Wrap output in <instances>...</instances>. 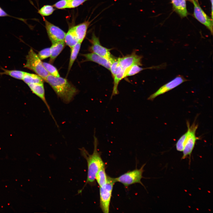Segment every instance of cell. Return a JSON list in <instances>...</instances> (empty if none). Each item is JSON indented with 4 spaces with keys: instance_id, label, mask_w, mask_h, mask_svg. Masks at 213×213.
<instances>
[{
    "instance_id": "cell-1",
    "label": "cell",
    "mask_w": 213,
    "mask_h": 213,
    "mask_svg": "<svg viewBox=\"0 0 213 213\" xmlns=\"http://www.w3.org/2000/svg\"><path fill=\"white\" fill-rule=\"evenodd\" d=\"M94 132V150L93 153L89 154L84 148L81 149V153L86 160L88 166L87 176L85 185L87 184H92L96 180V175L99 170L101 167L105 166L101 156V154L97 149L98 141Z\"/></svg>"
},
{
    "instance_id": "cell-2",
    "label": "cell",
    "mask_w": 213,
    "mask_h": 213,
    "mask_svg": "<svg viewBox=\"0 0 213 213\" xmlns=\"http://www.w3.org/2000/svg\"><path fill=\"white\" fill-rule=\"evenodd\" d=\"M44 80L51 86L57 96L66 103L70 102L78 93L76 88L65 78L49 74Z\"/></svg>"
},
{
    "instance_id": "cell-3",
    "label": "cell",
    "mask_w": 213,
    "mask_h": 213,
    "mask_svg": "<svg viewBox=\"0 0 213 213\" xmlns=\"http://www.w3.org/2000/svg\"><path fill=\"white\" fill-rule=\"evenodd\" d=\"M26 61L24 67L33 71L44 80L49 74L44 67L37 54L31 48L26 56Z\"/></svg>"
},
{
    "instance_id": "cell-4",
    "label": "cell",
    "mask_w": 213,
    "mask_h": 213,
    "mask_svg": "<svg viewBox=\"0 0 213 213\" xmlns=\"http://www.w3.org/2000/svg\"><path fill=\"white\" fill-rule=\"evenodd\" d=\"M116 182L115 178L108 176L106 183L100 187V206L104 213L109 212L112 191L113 186Z\"/></svg>"
},
{
    "instance_id": "cell-5",
    "label": "cell",
    "mask_w": 213,
    "mask_h": 213,
    "mask_svg": "<svg viewBox=\"0 0 213 213\" xmlns=\"http://www.w3.org/2000/svg\"><path fill=\"white\" fill-rule=\"evenodd\" d=\"M145 164H143L140 169H136L115 178L116 182H120L125 187H128L135 183H139L143 185L141 180L143 178L142 175L144 172L143 167Z\"/></svg>"
},
{
    "instance_id": "cell-6",
    "label": "cell",
    "mask_w": 213,
    "mask_h": 213,
    "mask_svg": "<svg viewBox=\"0 0 213 213\" xmlns=\"http://www.w3.org/2000/svg\"><path fill=\"white\" fill-rule=\"evenodd\" d=\"M188 130L186 138L183 152L182 159H184L188 156H191L193 150L196 142L199 139L196 135V132L198 125L195 122L190 126L188 122H187Z\"/></svg>"
},
{
    "instance_id": "cell-7",
    "label": "cell",
    "mask_w": 213,
    "mask_h": 213,
    "mask_svg": "<svg viewBox=\"0 0 213 213\" xmlns=\"http://www.w3.org/2000/svg\"><path fill=\"white\" fill-rule=\"evenodd\" d=\"M91 44L90 50L109 60L111 63L115 58L111 54L110 49L102 46L101 44L99 38L93 33L91 38L89 40Z\"/></svg>"
},
{
    "instance_id": "cell-8",
    "label": "cell",
    "mask_w": 213,
    "mask_h": 213,
    "mask_svg": "<svg viewBox=\"0 0 213 213\" xmlns=\"http://www.w3.org/2000/svg\"><path fill=\"white\" fill-rule=\"evenodd\" d=\"M187 81L183 76L178 75L171 81L162 86L156 92L150 95L147 99L152 101L158 96L172 90Z\"/></svg>"
},
{
    "instance_id": "cell-9",
    "label": "cell",
    "mask_w": 213,
    "mask_h": 213,
    "mask_svg": "<svg viewBox=\"0 0 213 213\" xmlns=\"http://www.w3.org/2000/svg\"><path fill=\"white\" fill-rule=\"evenodd\" d=\"M43 18L47 33L52 43L64 41L66 33L59 27L49 22L43 17Z\"/></svg>"
},
{
    "instance_id": "cell-10",
    "label": "cell",
    "mask_w": 213,
    "mask_h": 213,
    "mask_svg": "<svg viewBox=\"0 0 213 213\" xmlns=\"http://www.w3.org/2000/svg\"><path fill=\"white\" fill-rule=\"evenodd\" d=\"M192 1L194 5V15L195 17L199 22L206 27L212 34V19L210 18L204 12L199 4L197 1L193 0Z\"/></svg>"
},
{
    "instance_id": "cell-11",
    "label": "cell",
    "mask_w": 213,
    "mask_h": 213,
    "mask_svg": "<svg viewBox=\"0 0 213 213\" xmlns=\"http://www.w3.org/2000/svg\"><path fill=\"white\" fill-rule=\"evenodd\" d=\"M142 57L133 53L130 55L119 58L117 60L124 70H126L131 66L135 64L142 66L141 63Z\"/></svg>"
},
{
    "instance_id": "cell-12",
    "label": "cell",
    "mask_w": 213,
    "mask_h": 213,
    "mask_svg": "<svg viewBox=\"0 0 213 213\" xmlns=\"http://www.w3.org/2000/svg\"><path fill=\"white\" fill-rule=\"evenodd\" d=\"M32 92L39 97L44 103L51 115L55 120L51 113L50 106L46 100L43 84L31 83L28 84Z\"/></svg>"
},
{
    "instance_id": "cell-13",
    "label": "cell",
    "mask_w": 213,
    "mask_h": 213,
    "mask_svg": "<svg viewBox=\"0 0 213 213\" xmlns=\"http://www.w3.org/2000/svg\"><path fill=\"white\" fill-rule=\"evenodd\" d=\"M82 55L86 61L96 63L110 70L111 63L106 58L93 52Z\"/></svg>"
},
{
    "instance_id": "cell-14",
    "label": "cell",
    "mask_w": 213,
    "mask_h": 213,
    "mask_svg": "<svg viewBox=\"0 0 213 213\" xmlns=\"http://www.w3.org/2000/svg\"><path fill=\"white\" fill-rule=\"evenodd\" d=\"M91 21H85L73 27L79 42L82 43L85 38L88 26Z\"/></svg>"
},
{
    "instance_id": "cell-15",
    "label": "cell",
    "mask_w": 213,
    "mask_h": 213,
    "mask_svg": "<svg viewBox=\"0 0 213 213\" xmlns=\"http://www.w3.org/2000/svg\"><path fill=\"white\" fill-rule=\"evenodd\" d=\"M64 41H60L52 43L50 48L51 56L49 62L52 63L60 54L65 46Z\"/></svg>"
},
{
    "instance_id": "cell-16",
    "label": "cell",
    "mask_w": 213,
    "mask_h": 213,
    "mask_svg": "<svg viewBox=\"0 0 213 213\" xmlns=\"http://www.w3.org/2000/svg\"><path fill=\"white\" fill-rule=\"evenodd\" d=\"M139 66L137 64H134L125 70L124 78L128 76L135 75L145 69H147V68L161 69L163 68V65L162 64L158 66L146 68L141 67Z\"/></svg>"
},
{
    "instance_id": "cell-17",
    "label": "cell",
    "mask_w": 213,
    "mask_h": 213,
    "mask_svg": "<svg viewBox=\"0 0 213 213\" xmlns=\"http://www.w3.org/2000/svg\"><path fill=\"white\" fill-rule=\"evenodd\" d=\"M173 7L175 11L181 17L187 14L185 0H171Z\"/></svg>"
},
{
    "instance_id": "cell-18",
    "label": "cell",
    "mask_w": 213,
    "mask_h": 213,
    "mask_svg": "<svg viewBox=\"0 0 213 213\" xmlns=\"http://www.w3.org/2000/svg\"><path fill=\"white\" fill-rule=\"evenodd\" d=\"M65 43L71 48L78 42V40L73 27L70 28L66 34L64 38Z\"/></svg>"
},
{
    "instance_id": "cell-19",
    "label": "cell",
    "mask_w": 213,
    "mask_h": 213,
    "mask_svg": "<svg viewBox=\"0 0 213 213\" xmlns=\"http://www.w3.org/2000/svg\"><path fill=\"white\" fill-rule=\"evenodd\" d=\"M22 80L27 85L31 83L43 84L44 80L37 74L25 72Z\"/></svg>"
},
{
    "instance_id": "cell-20",
    "label": "cell",
    "mask_w": 213,
    "mask_h": 213,
    "mask_svg": "<svg viewBox=\"0 0 213 213\" xmlns=\"http://www.w3.org/2000/svg\"><path fill=\"white\" fill-rule=\"evenodd\" d=\"M107 176L105 172V166L101 167L98 171L96 175V180L100 187L106 183Z\"/></svg>"
},
{
    "instance_id": "cell-21",
    "label": "cell",
    "mask_w": 213,
    "mask_h": 213,
    "mask_svg": "<svg viewBox=\"0 0 213 213\" xmlns=\"http://www.w3.org/2000/svg\"><path fill=\"white\" fill-rule=\"evenodd\" d=\"M81 43L78 42L76 45L71 48V55L68 68V72L70 70L79 52Z\"/></svg>"
},
{
    "instance_id": "cell-22",
    "label": "cell",
    "mask_w": 213,
    "mask_h": 213,
    "mask_svg": "<svg viewBox=\"0 0 213 213\" xmlns=\"http://www.w3.org/2000/svg\"><path fill=\"white\" fill-rule=\"evenodd\" d=\"M3 72H0V75H3L10 76L14 78L19 80L23 79L25 72L18 70H9L1 68Z\"/></svg>"
},
{
    "instance_id": "cell-23",
    "label": "cell",
    "mask_w": 213,
    "mask_h": 213,
    "mask_svg": "<svg viewBox=\"0 0 213 213\" xmlns=\"http://www.w3.org/2000/svg\"><path fill=\"white\" fill-rule=\"evenodd\" d=\"M122 70L123 69L119 63L117 59L115 58L111 63L110 69L113 78L115 75L120 73Z\"/></svg>"
},
{
    "instance_id": "cell-24",
    "label": "cell",
    "mask_w": 213,
    "mask_h": 213,
    "mask_svg": "<svg viewBox=\"0 0 213 213\" xmlns=\"http://www.w3.org/2000/svg\"><path fill=\"white\" fill-rule=\"evenodd\" d=\"M55 10V9L53 6L47 5L41 8L38 11V13L43 17L51 15Z\"/></svg>"
},
{
    "instance_id": "cell-25",
    "label": "cell",
    "mask_w": 213,
    "mask_h": 213,
    "mask_svg": "<svg viewBox=\"0 0 213 213\" xmlns=\"http://www.w3.org/2000/svg\"><path fill=\"white\" fill-rule=\"evenodd\" d=\"M43 64L49 74L54 76L59 77L60 75L57 69L50 63L42 62Z\"/></svg>"
},
{
    "instance_id": "cell-26",
    "label": "cell",
    "mask_w": 213,
    "mask_h": 213,
    "mask_svg": "<svg viewBox=\"0 0 213 213\" xmlns=\"http://www.w3.org/2000/svg\"><path fill=\"white\" fill-rule=\"evenodd\" d=\"M187 135L186 132L182 135L177 141L176 144V148L177 150L179 151H183L186 138Z\"/></svg>"
},
{
    "instance_id": "cell-27",
    "label": "cell",
    "mask_w": 213,
    "mask_h": 213,
    "mask_svg": "<svg viewBox=\"0 0 213 213\" xmlns=\"http://www.w3.org/2000/svg\"><path fill=\"white\" fill-rule=\"evenodd\" d=\"M71 0H60L53 4L54 8L58 9L68 8Z\"/></svg>"
},
{
    "instance_id": "cell-28",
    "label": "cell",
    "mask_w": 213,
    "mask_h": 213,
    "mask_svg": "<svg viewBox=\"0 0 213 213\" xmlns=\"http://www.w3.org/2000/svg\"><path fill=\"white\" fill-rule=\"evenodd\" d=\"M50 48L44 49L38 52V56L41 60L46 59L51 56Z\"/></svg>"
},
{
    "instance_id": "cell-29",
    "label": "cell",
    "mask_w": 213,
    "mask_h": 213,
    "mask_svg": "<svg viewBox=\"0 0 213 213\" xmlns=\"http://www.w3.org/2000/svg\"><path fill=\"white\" fill-rule=\"evenodd\" d=\"M89 0H71L68 8L77 7Z\"/></svg>"
},
{
    "instance_id": "cell-30",
    "label": "cell",
    "mask_w": 213,
    "mask_h": 213,
    "mask_svg": "<svg viewBox=\"0 0 213 213\" xmlns=\"http://www.w3.org/2000/svg\"><path fill=\"white\" fill-rule=\"evenodd\" d=\"M10 16L7 13L0 7V17Z\"/></svg>"
},
{
    "instance_id": "cell-31",
    "label": "cell",
    "mask_w": 213,
    "mask_h": 213,
    "mask_svg": "<svg viewBox=\"0 0 213 213\" xmlns=\"http://www.w3.org/2000/svg\"><path fill=\"white\" fill-rule=\"evenodd\" d=\"M212 5V18L213 19V0H210Z\"/></svg>"
},
{
    "instance_id": "cell-32",
    "label": "cell",
    "mask_w": 213,
    "mask_h": 213,
    "mask_svg": "<svg viewBox=\"0 0 213 213\" xmlns=\"http://www.w3.org/2000/svg\"><path fill=\"white\" fill-rule=\"evenodd\" d=\"M191 0V1H192L193 0Z\"/></svg>"
}]
</instances>
